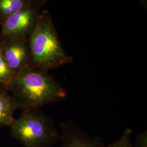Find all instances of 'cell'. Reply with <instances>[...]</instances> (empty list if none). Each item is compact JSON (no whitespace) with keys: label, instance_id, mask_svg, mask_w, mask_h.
I'll return each instance as SVG.
<instances>
[{"label":"cell","instance_id":"1","mask_svg":"<svg viewBox=\"0 0 147 147\" xmlns=\"http://www.w3.org/2000/svg\"><path fill=\"white\" fill-rule=\"evenodd\" d=\"M4 87L22 110L39 109L67 96L65 89L48 71L31 65L13 75Z\"/></svg>","mask_w":147,"mask_h":147},{"label":"cell","instance_id":"2","mask_svg":"<svg viewBox=\"0 0 147 147\" xmlns=\"http://www.w3.org/2000/svg\"><path fill=\"white\" fill-rule=\"evenodd\" d=\"M30 65L48 71L71 63L73 58L65 53L60 42L52 18L41 11L36 24L28 37Z\"/></svg>","mask_w":147,"mask_h":147},{"label":"cell","instance_id":"3","mask_svg":"<svg viewBox=\"0 0 147 147\" xmlns=\"http://www.w3.org/2000/svg\"><path fill=\"white\" fill-rule=\"evenodd\" d=\"M10 127L13 137L25 147H51L60 138L53 119L39 109L23 110Z\"/></svg>","mask_w":147,"mask_h":147},{"label":"cell","instance_id":"4","mask_svg":"<svg viewBox=\"0 0 147 147\" xmlns=\"http://www.w3.org/2000/svg\"><path fill=\"white\" fill-rule=\"evenodd\" d=\"M45 0H33L26 8L8 17L1 22L0 37H28L37 22Z\"/></svg>","mask_w":147,"mask_h":147},{"label":"cell","instance_id":"5","mask_svg":"<svg viewBox=\"0 0 147 147\" xmlns=\"http://www.w3.org/2000/svg\"><path fill=\"white\" fill-rule=\"evenodd\" d=\"M1 53L14 75L30 65L28 37H1Z\"/></svg>","mask_w":147,"mask_h":147},{"label":"cell","instance_id":"6","mask_svg":"<svg viewBox=\"0 0 147 147\" xmlns=\"http://www.w3.org/2000/svg\"><path fill=\"white\" fill-rule=\"evenodd\" d=\"M61 147H104L99 137H90L71 121L60 124Z\"/></svg>","mask_w":147,"mask_h":147},{"label":"cell","instance_id":"7","mask_svg":"<svg viewBox=\"0 0 147 147\" xmlns=\"http://www.w3.org/2000/svg\"><path fill=\"white\" fill-rule=\"evenodd\" d=\"M18 109H20V106L14 97L5 88L0 89V127L11 126Z\"/></svg>","mask_w":147,"mask_h":147},{"label":"cell","instance_id":"8","mask_svg":"<svg viewBox=\"0 0 147 147\" xmlns=\"http://www.w3.org/2000/svg\"><path fill=\"white\" fill-rule=\"evenodd\" d=\"M33 0H0V22L30 5Z\"/></svg>","mask_w":147,"mask_h":147},{"label":"cell","instance_id":"9","mask_svg":"<svg viewBox=\"0 0 147 147\" xmlns=\"http://www.w3.org/2000/svg\"><path fill=\"white\" fill-rule=\"evenodd\" d=\"M13 75L14 74L2 56L0 46V84H3L5 87L9 82Z\"/></svg>","mask_w":147,"mask_h":147},{"label":"cell","instance_id":"10","mask_svg":"<svg viewBox=\"0 0 147 147\" xmlns=\"http://www.w3.org/2000/svg\"><path fill=\"white\" fill-rule=\"evenodd\" d=\"M132 132L131 129H126L119 140L106 147H133L131 141Z\"/></svg>","mask_w":147,"mask_h":147},{"label":"cell","instance_id":"11","mask_svg":"<svg viewBox=\"0 0 147 147\" xmlns=\"http://www.w3.org/2000/svg\"><path fill=\"white\" fill-rule=\"evenodd\" d=\"M135 147H147V130L137 136Z\"/></svg>","mask_w":147,"mask_h":147}]
</instances>
